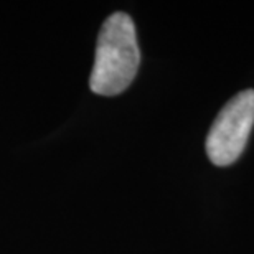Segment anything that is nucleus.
I'll return each instance as SVG.
<instances>
[{
    "label": "nucleus",
    "mask_w": 254,
    "mask_h": 254,
    "mask_svg": "<svg viewBox=\"0 0 254 254\" xmlns=\"http://www.w3.org/2000/svg\"><path fill=\"white\" fill-rule=\"evenodd\" d=\"M139 63L134 22L127 13L116 12L101 27L89 78L91 91L101 96L121 94L134 81Z\"/></svg>",
    "instance_id": "1"
},
{
    "label": "nucleus",
    "mask_w": 254,
    "mask_h": 254,
    "mask_svg": "<svg viewBox=\"0 0 254 254\" xmlns=\"http://www.w3.org/2000/svg\"><path fill=\"white\" fill-rule=\"evenodd\" d=\"M254 126V89L236 94L223 106L206 137V154L218 167L231 165L243 154Z\"/></svg>",
    "instance_id": "2"
}]
</instances>
